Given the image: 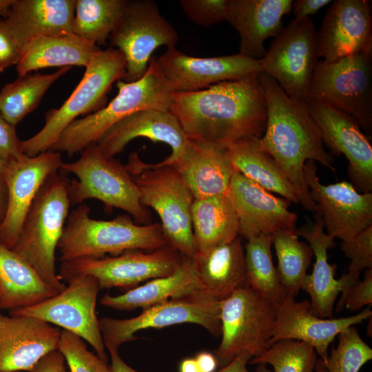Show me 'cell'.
Returning <instances> with one entry per match:
<instances>
[{"label": "cell", "mask_w": 372, "mask_h": 372, "mask_svg": "<svg viewBox=\"0 0 372 372\" xmlns=\"http://www.w3.org/2000/svg\"><path fill=\"white\" fill-rule=\"evenodd\" d=\"M258 74L172 94L169 111L191 140L227 147L244 138H260L267 112Z\"/></svg>", "instance_id": "cell-1"}, {"label": "cell", "mask_w": 372, "mask_h": 372, "mask_svg": "<svg viewBox=\"0 0 372 372\" xmlns=\"http://www.w3.org/2000/svg\"><path fill=\"white\" fill-rule=\"evenodd\" d=\"M258 78L263 90L267 120L264 134L258 139L260 147L271 155L291 183L299 203L316 211L303 177L306 161H318L333 172V159L325 150L320 131L309 111L307 101L289 96L269 75Z\"/></svg>", "instance_id": "cell-2"}, {"label": "cell", "mask_w": 372, "mask_h": 372, "mask_svg": "<svg viewBox=\"0 0 372 372\" xmlns=\"http://www.w3.org/2000/svg\"><path fill=\"white\" fill-rule=\"evenodd\" d=\"M70 180L59 172L44 182L11 249L56 293L66 286L56 273L55 253L69 215Z\"/></svg>", "instance_id": "cell-3"}, {"label": "cell", "mask_w": 372, "mask_h": 372, "mask_svg": "<svg viewBox=\"0 0 372 372\" xmlns=\"http://www.w3.org/2000/svg\"><path fill=\"white\" fill-rule=\"evenodd\" d=\"M90 212V207L81 204L69 214L58 245L62 262L130 250L154 251L169 245L159 223L138 225L127 215L95 220Z\"/></svg>", "instance_id": "cell-4"}, {"label": "cell", "mask_w": 372, "mask_h": 372, "mask_svg": "<svg viewBox=\"0 0 372 372\" xmlns=\"http://www.w3.org/2000/svg\"><path fill=\"white\" fill-rule=\"evenodd\" d=\"M156 58L152 56L146 73L140 79L132 82L118 81V93L107 105L72 121L50 150L65 152L71 156L97 143L112 125L137 111L145 109L169 111L172 94L162 79Z\"/></svg>", "instance_id": "cell-5"}, {"label": "cell", "mask_w": 372, "mask_h": 372, "mask_svg": "<svg viewBox=\"0 0 372 372\" xmlns=\"http://www.w3.org/2000/svg\"><path fill=\"white\" fill-rule=\"evenodd\" d=\"M141 193L144 207L159 216L168 245L184 257L194 258L197 248L194 237L191 210L194 197L172 166L142 161L136 152L125 165Z\"/></svg>", "instance_id": "cell-6"}, {"label": "cell", "mask_w": 372, "mask_h": 372, "mask_svg": "<svg viewBox=\"0 0 372 372\" xmlns=\"http://www.w3.org/2000/svg\"><path fill=\"white\" fill-rule=\"evenodd\" d=\"M125 74L126 61L120 50L110 47L97 52L68 99L59 108L46 114L45 125L39 132L21 141L22 153L32 157L50 150L62 132L79 116L103 107L112 84L123 80Z\"/></svg>", "instance_id": "cell-7"}, {"label": "cell", "mask_w": 372, "mask_h": 372, "mask_svg": "<svg viewBox=\"0 0 372 372\" xmlns=\"http://www.w3.org/2000/svg\"><path fill=\"white\" fill-rule=\"evenodd\" d=\"M61 169L77 178L68 186L71 205L94 198L108 207L125 211L140 224H149V214L141 202L139 189L126 166L105 156L96 143L86 147L78 160L63 163Z\"/></svg>", "instance_id": "cell-8"}, {"label": "cell", "mask_w": 372, "mask_h": 372, "mask_svg": "<svg viewBox=\"0 0 372 372\" xmlns=\"http://www.w3.org/2000/svg\"><path fill=\"white\" fill-rule=\"evenodd\" d=\"M307 100L324 103L351 116L367 133L372 129L371 53L332 63L318 61Z\"/></svg>", "instance_id": "cell-9"}, {"label": "cell", "mask_w": 372, "mask_h": 372, "mask_svg": "<svg viewBox=\"0 0 372 372\" xmlns=\"http://www.w3.org/2000/svg\"><path fill=\"white\" fill-rule=\"evenodd\" d=\"M277 307L247 285L220 301L221 342L213 353L220 368L240 355L256 358L269 348Z\"/></svg>", "instance_id": "cell-10"}, {"label": "cell", "mask_w": 372, "mask_h": 372, "mask_svg": "<svg viewBox=\"0 0 372 372\" xmlns=\"http://www.w3.org/2000/svg\"><path fill=\"white\" fill-rule=\"evenodd\" d=\"M220 301L203 293L172 299L143 310L136 317L99 319L105 347L118 351L119 347L136 340L134 334L148 328H163L183 323H193L205 328L214 336L221 334Z\"/></svg>", "instance_id": "cell-11"}, {"label": "cell", "mask_w": 372, "mask_h": 372, "mask_svg": "<svg viewBox=\"0 0 372 372\" xmlns=\"http://www.w3.org/2000/svg\"><path fill=\"white\" fill-rule=\"evenodd\" d=\"M109 40L111 47L120 50L125 56L126 74L123 80L132 82L145 75L156 48L162 45L176 47L178 37L172 24L162 16L155 1L126 0Z\"/></svg>", "instance_id": "cell-12"}, {"label": "cell", "mask_w": 372, "mask_h": 372, "mask_svg": "<svg viewBox=\"0 0 372 372\" xmlns=\"http://www.w3.org/2000/svg\"><path fill=\"white\" fill-rule=\"evenodd\" d=\"M184 256L169 245L154 251L130 250L112 257H85L62 262L61 279L81 275L94 277L100 289L129 288L170 275ZM132 288V289H133Z\"/></svg>", "instance_id": "cell-13"}, {"label": "cell", "mask_w": 372, "mask_h": 372, "mask_svg": "<svg viewBox=\"0 0 372 372\" xmlns=\"http://www.w3.org/2000/svg\"><path fill=\"white\" fill-rule=\"evenodd\" d=\"M318 59L316 30L309 17L290 21L259 61L261 72L273 79L289 96L307 101Z\"/></svg>", "instance_id": "cell-14"}, {"label": "cell", "mask_w": 372, "mask_h": 372, "mask_svg": "<svg viewBox=\"0 0 372 372\" xmlns=\"http://www.w3.org/2000/svg\"><path fill=\"white\" fill-rule=\"evenodd\" d=\"M66 282L69 285L54 296L32 307L10 311V315L32 316L61 327L87 341L96 355L108 363L96 312L100 290L97 280L81 275Z\"/></svg>", "instance_id": "cell-15"}, {"label": "cell", "mask_w": 372, "mask_h": 372, "mask_svg": "<svg viewBox=\"0 0 372 372\" xmlns=\"http://www.w3.org/2000/svg\"><path fill=\"white\" fill-rule=\"evenodd\" d=\"M162 79L172 94L192 92L214 84L245 79L261 72L259 60L239 53L214 57H194L167 48L156 58Z\"/></svg>", "instance_id": "cell-16"}, {"label": "cell", "mask_w": 372, "mask_h": 372, "mask_svg": "<svg viewBox=\"0 0 372 372\" xmlns=\"http://www.w3.org/2000/svg\"><path fill=\"white\" fill-rule=\"evenodd\" d=\"M316 168L315 161H306L303 177L326 233L346 242L372 225V193H360L347 181L323 185Z\"/></svg>", "instance_id": "cell-17"}, {"label": "cell", "mask_w": 372, "mask_h": 372, "mask_svg": "<svg viewBox=\"0 0 372 372\" xmlns=\"http://www.w3.org/2000/svg\"><path fill=\"white\" fill-rule=\"evenodd\" d=\"M318 55L326 63L372 52V14L366 0L330 3L316 31Z\"/></svg>", "instance_id": "cell-18"}, {"label": "cell", "mask_w": 372, "mask_h": 372, "mask_svg": "<svg viewBox=\"0 0 372 372\" xmlns=\"http://www.w3.org/2000/svg\"><path fill=\"white\" fill-rule=\"evenodd\" d=\"M311 116L318 127L323 144L335 156L349 161V177L363 193L372 191V147L357 122L349 115L324 103L307 101Z\"/></svg>", "instance_id": "cell-19"}, {"label": "cell", "mask_w": 372, "mask_h": 372, "mask_svg": "<svg viewBox=\"0 0 372 372\" xmlns=\"http://www.w3.org/2000/svg\"><path fill=\"white\" fill-rule=\"evenodd\" d=\"M61 153L48 150L35 156L25 154L7 163L4 182L8 194L5 219L0 226V244L11 249L39 190L52 174L61 169Z\"/></svg>", "instance_id": "cell-20"}, {"label": "cell", "mask_w": 372, "mask_h": 372, "mask_svg": "<svg viewBox=\"0 0 372 372\" xmlns=\"http://www.w3.org/2000/svg\"><path fill=\"white\" fill-rule=\"evenodd\" d=\"M236 211L239 235L245 239L278 231H294L297 215L291 202L277 197L236 171L227 193Z\"/></svg>", "instance_id": "cell-21"}, {"label": "cell", "mask_w": 372, "mask_h": 372, "mask_svg": "<svg viewBox=\"0 0 372 372\" xmlns=\"http://www.w3.org/2000/svg\"><path fill=\"white\" fill-rule=\"evenodd\" d=\"M371 316L372 311L368 307L354 316L321 318L311 311L310 301H296L293 297L287 296L277 307L268 346L284 339L302 341L311 345L325 361L328 348L339 333Z\"/></svg>", "instance_id": "cell-22"}, {"label": "cell", "mask_w": 372, "mask_h": 372, "mask_svg": "<svg viewBox=\"0 0 372 372\" xmlns=\"http://www.w3.org/2000/svg\"><path fill=\"white\" fill-rule=\"evenodd\" d=\"M138 137L161 142L171 147V154L159 163L163 165H172L176 161L189 141L179 121L169 111L145 109L137 111L112 125L96 144L105 156L114 158L130 141Z\"/></svg>", "instance_id": "cell-23"}, {"label": "cell", "mask_w": 372, "mask_h": 372, "mask_svg": "<svg viewBox=\"0 0 372 372\" xmlns=\"http://www.w3.org/2000/svg\"><path fill=\"white\" fill-rule=\"evenodd\" d=\"M61 330L37 318L0 313V372H30L58 350Z\"/></svg>", "instance_id": "cell-24"}, {"label": "cell", "mask_w": 372, "mask_h": 372, "mask_svg": "<svg viewBox=\"0 0 372 372\" xmlns=\"http://www.w3.org/2000/svg\"><path fill=\"white\" fill-rule=\"evenodd\" d=\"M75 4L76 0H13L0 29L20 51L37 37L72 33Z\"/></svg>", "instance_id": "cell-25"}, {"label": "cell", "mask_w": 372, "mask_h": 372, "mask_svg": "<svg viewBox=\"0 0 372 372\" xmlns=\"http://www.w3.org/2000/svg\"><path fill=\"white\" fill-rule=\"evenodd\" d=\"M292 0H227V21L240 37L239 54L260 60L265 41L283 29L282 18L292 10Z\"/></svg>", "instance_id": "cell-26"}, {"label": "cell", "mask_w": 372, "mask_h": 372, "mask_svg": "<svg viewBox=\"0 0 372 372\" xmlns=\"http://www.w3.org/2000/svg\"><path fill=\"white\" fill-rule=\"evenodd\" d=\"M169 166L175 168L194 199L227 194L236 171L226 147L191 139Z\"/></svg>", "instance_id": "cell-27"}, {"label": "cell", "mask_w": 372, "mask_h": 372, "mask_svg": "<svg viewBox=\"0 0 372 372\" xmlns=\"http://www.w3.org/2000/svg\"><path fill=\"white\" fill-rule=\"evenodd\" d=\"M315 221L295 230L298 236L304 238L315 256L312 273L306 276L302 289L310 297V309L321 318H331L335 302L341 287L335 278V265L328 262L327 250L335 246L333 238L324 231L320 216L315 214Z\"/></svg>", "instance_id": "cell-28"}, {"label": "cell", "mask_w": 372, "mask_h": 372, "mask_svg": "<svg viewBox=\"0 0 372 372\" xmlns=\"http://www.w3.org/2000/svg\"><path fill=\"white\" fill-rule=\"evenodd\" d=\"M200 293L203 292L194 258L183 257L180 265L170 275L152 279L119 296L106 293L100 299V303L116 310L132 311L138 308L143 310L169 300Z\"/></svg>", "instance_id": "cell-29"}, {"label": "cell", "mask_w": 372, "mask_h": 372, "mask_svg": "<svg viewBox=\"0 0 372 372\" xmlns=\"http://www.w3.org/2000/svg\"><path fill=\"white\" fill-rule=\"evenodd\" d=\"M203 292L221 301L247 285L245 247L240 238L194 257Z\"/></svg>", "instance_id": "cell-30"}, {"label": "cell", "mask_w": 372, "mask_h": 372, "mask_svg": "<svg viewBox=\"0 0 372 372\" xmlns=\"http://www.w3.org/2000/svg\"><path fill=\"white\" fill-rule=\"evenodd\" d=\"M101 49L71 33L37 37L19 51L16 68L19 76L49 67L84 66Z\"/></svg>", "instance_id": "cell-31"}, {"label": "cell", "mask_w": 372, "mask_h": 372, "mask_svg": "<svg viewBox=\"0 0 372 372\" xmlns=\"http://www.w3.org/2000/svg\"><path fill=\"white\" fill-rule=\"evenodd\" d=\"M57 293L23 259L0 244V309L32 307Z\"/></svg>", "instance_id": "cell-32"}, {"label": "cell", "mask_w": 372, "mask_h": 372, "mask_svg": "<svg viewBox=\"0 0 372 372\" xmlns=\"http://www.w3.org/2000/svg\"><path fill=\"white\" fill-rule=\"evenodd\" d=\"M191 216L197 253L231 242L239 236L237 216L227 194L194 199Z\"/></svg>", "instance_id": "cell-33"}, {"label": "cell", "mask_w": 372, "mask_h": 372, "mask_svg": "<svg viewBox=\"0 0 372 372\" xmlns=\"http://www.w3.org/2000/svg\"><path fill=\"white\" fill-rule=\"evenodd\" d=\"M258 139L244 138L227 147L234 169L267 191L299 203L288 178L273 157L260 147Z\"/></svg>", "instance_id": "cell-34"}, {"label": "cell", "mask_w": 372, "mask_h": 372, "mask_svg": "<svg viewBox=\"0 0 372 372\" xmlns=\"http://www.w3.org/2000/svg\"><path fill=\"white\" fill-rule=\"evenodd\" d=\"M72 67L42 74H27L4 85L0 91V112L13 126L36 108L49 87Z\"/></svg>", "instance_id": "cell-35"}, {"label": "cell", "mask_w": 372, "mask_h": 372, "mask_svg": "<svg viewBox=\"0 0 372 372\" xmlns=\"http://www.w3.org/2000/svg\"><path fill=\"white\" fill-rule=\"evenodd\" d=\"M247 241L245 247L247 285L262 298L280 305L287 296L273 262L271 236L260 234Z\"/></svg>", "instance_id": "cell-36"}, {"label": "cell", "mask_w": 372, "mask_h": 372, "mask_svg": "<svg viewBox=\"0 0 372 372\" xmlns=\"http://www.w3.org/2000/svg\"><path fill=\"white\" fill-rule=\"evenodd\" d=\"M295 230L278 231L271 236L278 258L279 281L287 296L293 298L302 289L313 256L311 246L299 240Z\"/></svg>", "instance_id": "cell-37"}, {"label": "cell", "mask_w": 372, "mask_h": 372, "mask_svg": "<svg viewBox=\"0 0 372 372\" xmlns=\"http://www.w3.org/2000/svg\"><path fill=\"white\" fill-rule=\"evenodd\" d=\"M126 0H76L72 33L84 40L105 44L115 28Z\"/></svg>", "instance_id": "cell-38"}, {"label": "cell", "mask_w": 372, "mask_h": 372, "mask_svg": "<svg viewBox=\"0 0 372 372\" xmlns=\"http://www.w3.org/2000/svg\"><path fill=\"white\" fill-rule=\"evenodd\" d=\"M318 353L309 344L296 340L284 339L272 344L249 364H270L273 372H316Z\"/></svg>", "instance_id": "cell-39"}, {"label": "cell", "mask_w": 372, "mask_h": 372, "mask_svg": "<svg viewBox=\"0 0 372 372\" xmlns=\"http://www.w3.org/2000/svg\"><path fill=\"white\" fill-rule=\"evenodd\" d=\"M338 343L324 361L328 372H359L372 359L371 348L351 326L338 334Z\"/></svg>", "instance_id": "cell-40"}, {"label": "cell", "mask_w": 372, "mask_h": 372, "mask_svg": "<svg viewBox=\"0 0 372 372\" xmlns=\"http://www.w3.org/2000/svg\"><path fill=\"white\" fill-rule=\"evenodd\" d=\"M340 247L350 260L347 273L338 281L341 287L342 300L348 290L358 281L363 270L372 269V225L364 229L349 241L341 242Z\"/></svg>", "instance_id": "cell-41"}, {"label": "cell", "mask_w": 372, "mask_h": 372, "mask_svg": "<svg viewBox=\"0 0 372 372\" xmlns=\"http://www.w3.org/2000/svg\"><path fill=\"white\" fill-rule=\"evenodd\" d=\"M58 351L67 362L70 372H110V365L90 351L80 336L63 329Z\"/></svg>", "instance_id": "cell-42"}, {"label": "cell", "mask_w": 372, "mask_h": 372, "mask_svg": "<svg viewBox=\"0 0 372 372\" xmlns=\"http://www.w3.org/2000/svg\"><path fill=\"white\" fill-rule=\"evenodd\" d=\"M179 4L186 17L198 25L226 21L227 0H180Z\"/></svg>", "instance_id": "cell-43"}, {"label": "cell", "mask_w": 372, "mask_h": 372, "mask_svg": "<svg viewBox=\"0 0 372 372\" xmlns=\"http://www.w3.org/2000/svg\"><path fill=\"white\" fill-rule=\"evenodd\" d=\"M372 304V269L364 271V279L355 283L347 292L344 298L338 302L335 311L339 312L344 307L351 311Z\"/></svg>", "instance_id": "cell-44"}, {"label": "cell", "mask_w": 372, "mask_h": 372, "mask_svg": "<svg viewBox=\"0 0 372 372\" xmlns=\"http://www.w3.org/2000/svg\"><path fill=\"white\" fill-rule=\"evenodd\" d=\"M15 126L7 122L0 112V157L7 163L23 155Z\"/></svg>", "instance_id": "cell-45"}, {"label": "cell", "mask_w": 372, "mask_h": 372, "mask_svg": "<svg viewBox=\"0 0 372 372\" xmlns=\"http://www.w3.org/2000/svg\"><path fill=\"white\" fill-rule=\"evenodd\" d=\"M19 60V51L10 37L0 29V72L16 65Z\"/></svg>", "instance_id": "cell-46"}, {"label": "cell", "mask_w": 372, "mask_h": 372, "mask_svg": "<svg viewBox=\"0 0 372 372\" xmlns=\"http://www.w3.org/2000/svg\"><path fill=\"white\" fill-rule=\"evenodd\" d=\"M65 361L58 350L52 351L41 358L30 372H66Z\"/></svg>", "instance_id": "cell-47"}, {"label": "cell", "mask_w": 372, "mask_h": 372, "mask_svg": "<svg viewBox=\"0 0 372 372\" xmlns=\"http://www.w3.org/2000/svg\"><path fill=\"white\" fill-rule=\"evenodd\" d=\"M331 2L330 0H296L293 2V14L296 19L309 18Z\"/></svg>", "instance_id": "cell-48"}, {"label": "cell", "mask_w": 372, "mask_h": 372, "mask_svg": "<svg viewBox=\"0 0 372 372\" xmlns=\"http://www.w3.org/2000/svg\"><path fill=\"white\" fill-rule=\"evenodd\" d=\"M200 372H215L218 362L216 357L211 353L201 351L194 358Z\"/></svg>", "instance_id": "cell-49"}, {"label": "cell", "mask_w": 372, "mask_h": 372, "mask_svg": "<svg viewBox=\"0 0 372 372\" xmlns=\"http://www.w3.org/2000/svg\"><path fill=\"white\" fill-rule=\"evenodd\" d=\"M252 356L248 353H243L237 356L226 366L220 368L217 372H249L247 364Z\"/></svg>", "instance_id": "cell-50"}, {"label": "cell", "mask_w": 372, "mask_h": 372, "mask_svg": "<svg viewBox=\"0 0 372 372\" xmlns=\"http://www.w3.org/2000/svg\"><path fill=\"white\" fill-rule=\"evenodd\" d=\"M110 372H138L127 365L120 357L118 351H110Z\"/></svg>", "instance_id": "cell-51"}, {"label": "cell", "mask_w": 372, "mask_h": 372, "mask_svg": "<svg viewBox=\"0 0 372 372\" xmlns=\"http://www.w3.org/2000/svg\"><path fill=\"white\" fill-rule=\"evenodd\" d=\"M8 194L4 181L0 180V226L3 223L8 208Z\"/></svg>", "instance_id": "cell-52"}, {"label": "cell", "mask_w": 372, "mask_h": 372, "mask_svg": "<svg viewBox=\"0 0 372 372\" xmlns=\"http://www.w3.org/2000/svg\"><path fill=\"white\" fill-rule=\"evenodd\" d=\"M178 372H200L196 359L187 358L183 360L180 363Z\"/></svg>", "instance_id": "cell-53"}, {"label": "cell", "mask_w": 372, "mask_h": 372, "mask_svg": "<svg viewBox=\"0 0 372 372\" xmlns=\"http://www.w3.org/2000/svg\"><path fill=\"white\" fill-rule=\"evenodd\" d=\"M12 2L13 0H0V20L8 16Z\"/></svg>", "instance_id": "cell-54"}, {"label": "cell", "mask_w": 372, "mask_h": 372, "mask_svg": "<svg viewBox=\"0 0 372 372\" xmlns=\"http://www.w3.org/2000/svg\"><path fill=\"white\" fill-rule=\"evenodd\" d=\"M7 163L0 157V180L4 181Z\"/></svg>", "instance_id": "cell-55"}, {"label": "cell", "mask_w": 372, "mask_h": 372, "mask_svg": "<svg viewBox=\"0 0 372 372\" xmlns=\"http://www.w3.org/2000/svg\"><path fill=\"white\" fill-rule=\"evenodd\" d=\"M316 372H328L324 364V361L322 359H318L316 362Z\"/></svg>", "instance_id": "cell-56"}, {"label": "cell", "mask_w": 372, "mask_h": 372, "mask_svg": "<svg viewBox=\"0 0 372 372\" xmlns=\"http://www.w3.org/2000/svg\"><path fill=\"white\" fill-rule=\"evenodd\" d=\"M255 372H273L270 370L267 364H258Z\"/></svg>", "instance_id": "cell-57"}, {"label": "cell", "mask_w": 372, "mask_h": 372, "mask_svg": "<svg viewBox=\"0 0 372 372\" xmlns=\"http://www.w3.org/2000/svg\"><path fill=\"white\" fill-rule=\"evenodd\" d=\"M19 372H23V371H19Z\"/></svg>", "instance_id": "cell-58"}]
</instances>
